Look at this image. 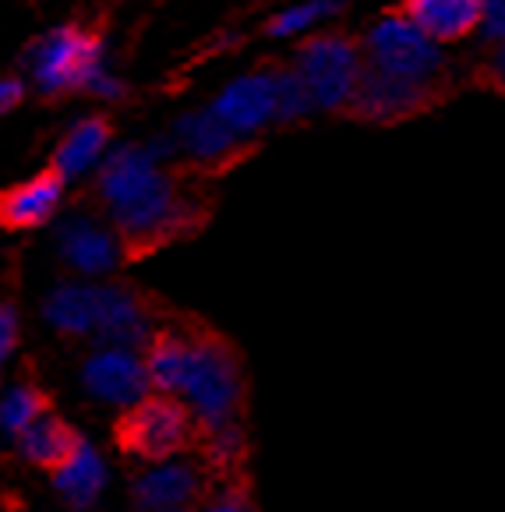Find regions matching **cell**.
<instances>
[{
	"mask_svg": "<svg viewBox=\"0 0 505 512\" xmlns=\"http://www.w3.org/2000/svg\"><path fill=\"white\" fill-rule=\"evenodd\" d=\"M82 445H85L82 435H78L68 421H61L53 410L39 417L29 431H22V456L32 467H43V470H50V474L68 467Z\"/></svg>",
	"mask_w": 505,
	"mask_h": 512,
	"instance_id": "obj_14",
	"label": "cell"
},
{
	"mask_svg": "<svg viewBox=\"0 0 505 512\" xmlns=\"http://www.w3.org/2000/svg\"><path fill=\"white\" fill-rule=\"evenodd\" d=\"M61 255L82 272H106L117 262V244L103 226L89 216H68L57 234Z\"/></svg>",
	"mask_w": 505,
	"mask_h": 512,
	"instance_id": "obj_15",
	"label": "cell"
},
{
	"mask_svg": "<svg viewBox=\"0 0 505 512\" xmlns=\"http://www.w3.org/2000/svg\"><path fill=\"white\" fill-rule=\"evenodd\" d=\"M477 82H481L484 89L505 96V43H498V50L481 64V71H477Z\"/></svg>",
	"mask_w": 505,
	"mask_h": 512,
	"instance_id": "obj_23",
	"label": "cell"
},
{
	"mask_svg": "<svg viewBox=\"0 0 505 512\" xmlns=\"http://www.w3.org/2000/svg\"><path fill=\"white\" fill-rule=\"evenodd\" d=\"M174 138L188 156V163L205 174H223L251 152V145H244V135H237L234 128L219 121L216 110H195L181 117Z\"/></svg>",
	"mask_w": 505,
	"mask_h": 512,
	"instance_id": "obj_8",
	"label": "cell"
},
{
	"mask_svg": "<svg viewBox=\"0 0 505 512\" xmlns=\"http://www.w3.org/2000/svg\"><path fill=\"white\" fill-rule=\"evenodd\" d=\"M135 498L145 512H202L209 502V484L188 463H163L138 477Z\"/></svg>",
	"mask_w": 505,
	"mask_h": 512,
	"instance_id": "obj_10",
	"label": "cell"
},
{
	"mask_svg": "<svg viewBox=\"0 0 505 512\" xmlns=\"http://www.w3.org/2000/svg\"><path fill=\"white\" fill-rule=\"evenodd\" d=\"M110 135H114L110 117H103V113H99V117H85V121H78L75 128H71V135L57 145L50 166H57L64 177L82 174L85 166L103 152V145L110 142Z\"/></svg>",
	"mask_w": 505,
	"mask_h": 512,
	"instance_id": "obj_16",
	"label": "cell"
},
{
	"mask_svg": "<svg viewBox=\"0 0 505 512\" xmlns=\"http://www.w3.org/2000/svg\"><path fill=\"white\" fill-rule=\"evenodd\" d=\"M484 36L505 43V0H484Z\"/></svg>",
	"mask_w": 505,
	"mask_h": 512,
	"instance_id": "obj_24",
	"label": "cell"
},
{
	"mask_svg": "<svg viewBox=\"0 0 505 512\" xmlns=\"http://www.w3.org/2000/svg\"><path fill=\"white\" fill-rule=\"evenodd\" d=\"M43 414H50V396H46L39 385H18V389L8 392L4 403H0V431L22 435V431H29Z\"/></svg>",
	"mask_w": 505,
	"mask_h": 512,
	"instance_id": "obj_19",
	"label": "cell"
},
{
	"mask_svg": "<svg viewBox=\"0 0 505 512\" xmlns=\"http://www.w3.org/2000/svg\"><path fill=\"white\" fill-rule=\"evenodd\" d=\"M18 103H22V85L11 82V78L0 82V113H8L11 106H18Z\"/></svg>",
	"mask_w": 505,
	"mask_h": 512,
	"instance_id": "obj_26",
	"label": "cell"
},
{
	"mask_svg": "<svg viewBox=\"0 0 505 512\" xmlns=\"http://www.w3.org/2000/svg\"><path fill=\"white\" fill-rule=\"evenodd\" d=\"M332 15H340V0H308L301 8H290L287 15L272 18L269 32L272 36H294V32L311 29L315 22H325Z\"/></svg>",
	"mask_w": 505,
	"mask_h": 512,
	"instance_id": "obj_21",
	"label": "cell"
},
{
	"mask_svg": "<svg viewBox=\"0 0 505 512\" xmlns=\"http://www.w3.org/2000/svg\"><path fill=\"white\" fill-rule=\"evenodd\" d=\"M99 287H61L46 301V318L64 332H96Z\"/></svg>",
	"mask_w": 505,
	"mask_h": 512,
	"instance_id": "obj_17",
	"label": "cell"
},
{
	"mask_svg": "<svg viewBox=\"0 0 505 512\" xmlns=\"http://www.w3.org/2000/svg\"><path fill=\"white\" fill-rule=\"evenodd\" d=\"M297 75L311 92V103L322 110H347L364 75V57L343 32L311 36L297 53Z\"/></svg>",
	"mask_w": 505,
	"mask_h": 512,
	"instance_id": "obj_4",
	"label": "cell"
},
{
	"mask_svg": "<svg viewBox=\"0 0 505 512\" xmlns=\"http://www.w3.org/2000/svg\"><path fill=\"white\" fill-rule=\"evenodd\" d=\"M85 389L106 403H138L145 400L149 371L131 350H103L85 364Z\"/></svg>",
	"mask_w": 505,
	"mask_h": 512,
	"instance_id": "obj_12",
	"label": "cell"
},
{
	"mask_svg": "<svg viewBox=\"0 0 505 512\" xmlns=\"http://www.w3.org/2000/svg\"><path fill=\"white\" fill-rule=\"evenodd\" d=\"M445 99V82H410V78L385 75L364 61V75L350 99L347 113L364 124H396L431 110Z\"/></svg>",
	"mask_w": 505,
	"mask_h": 512,
	"instance_id": "obj_6",
	"label": "cell"
},
{
	"mask_svg": "<svg viewBox=\"0 0 505 512\" xmlns=\"http://www.w3.org/2000/svg\"><path fill=\"white\" fill-rule=\"evenodd\" d=\"M276 89H279V106H276V121L290 124V121H301L304 113L311 110V92L304 85V78L297 75V68H279L276 71Z\"/></svg>",
	"mask_w": 505,
	"mask_h": 512,
	"instance_id": "obj_20",
	"label": "cell"
},
{
	"mask_svg": "<svg viewBox=\"0 0 505 512\" xmlns=\"http://www.w3.org/2000/svg\"><path fill=\"white\" fill-rule=\"evenodd\" d=\"M99 61V32L82 25H64L50 32L36 50V82L43 92L85 89L96 75Z\"/></svg>",
	"mask_w": 505,
	"mask_h": 512,
	"instance_id": "obj_7",
	"label": "cell"
},
{
	"mask_svg": "<svg viewBox=\"0 0 505 512\" xmlns=\"http://www.w3.org/2000/svg\"><path fill=\"white\" fill-rule=\"evenodd\" d=\"M202 512H258L255 498H251L248 474L234 477V481L212 484V495H209V502L202 505Z\"/></svg>",
	"mask_w": 505,
	"mask_h": 512,
	"instance_id": "obj_22",
	"label": "cell"
},
{
	"mask_svg": "<svg viewBox=\"0 0 505 512\" xmlns=\"http://www.w3.org/2000/svg\"><path fill=\"white\" fill-rule=\"evenodd\" d=\"M96 195L110 212L124 262H142L166 244L195 237L209 219V205L191 195L177 174L156 166V149H117L99 170Z\"/></svg>",
	"mask_w": 505,
	"mask_h": 512,
	"instance_id": "obj_1",
	"label": "cell"
},
{
	"mask_svg": "<svg viewBox=\"0 0 505 512\" xmlns=\"http://www.w3.org/2000/svg\"><path fill=\"white\" fill-rule=\"evenodd\" d=\"M18 343V322H15V311L8 304H0V364L8 361V354L15 350Z\"/></svg>",
	"mask_w": 505,
	"mask_h": 512,
	"instance_id": "obj_25",
	"label": "cell"
},
{
	"mask_svg": "<svg viewBox=\"0 0 505 512\" xmlns=\"http://www.w3.org/2000/svg\"><path fill=\"white\" fill-rule=\"evenodd\" d=\"M64 181L68 177L57 166H46L29 181L0 188V230H29V226L46 223L61 205Z\"/></svg>",
	"mask_w": 505,
	"mask_h": 512,
	"instance_id": "obj_11",
	"label": "cell"
},
{
	"mask_svg": "<svg viewBox=\"0 0 505 512\" xmlns=\"http://www.w3.org/2000/svg\"><path fill=\"white\" fill-rule=\"evenodd\" d=\"M364 61L385 75L410 78V82H445V57L431 36H424L410 18L389 15L368 32Z\"/></svg>",
	"mask_w": 505,
	"mask_h": 512,
	"instance_id": "obj_5",
	"label": "cell"
},
{
	"mask_svg": "<svg viewBox=\"0 0 505 512\" xmlns=\"http://www.w3.org/2000/svg\"><path fill=\"white\" fill-rule=\"evenodd\" d=\"M276 71L279 64H269V68H258L251 75L237 78L234 85L223 89V96L216 99V117L227 128H234L237 135H255L269 117H276L279 106V89H276Z\"/></svg>",
	"mask_w": 505,
	"mask_h": 512,
	"instance_id": "obj_9",
	"label": "cell"
},
{
	"mask_svg": "<svg viewBox=\"0 0 505 512\" xmlns=\"http://www.w3.org/2000/svg\"><path fill=\"white\" fill-rule=\"evenodd\" d=\"M184 329H188L191 361L181 396H188L191 410H195L198 431L241 424L244 371L237 350L230 347V339H223L216 329L195 322V318H184Z\"/></svg>",
	"mask_w": 505,
	"mask_h": 512,
	"instance_id": "obj_2",
	"label": "cell"
},
{
	"mask_svg": "<svg viewBox=\"0 0 505 512\" xmlns=\"http://www.w3.org/2000/svg\"><path fill=\"white\" fill-rule=\"evenodd\" d=\"M114 442L135 460H170L177 452L198 445V417L170 392L145 396V400L131 403L121 421L114 424Z\"/></svg>",
	"mask_w": 505,
	"mask_h": 512,
	"instance_id": "obj_3",
	"label": "cell"
},
{
	"mask_svg": "<svg viewBox=\"0 0 505 512\" xmlns=\"http://www.w3.org/2000/svg\"><path fill=\"white\" fill-rule=\"evenodd\" d=\"M403 18L435 43H456L484 22V0H403Z\"/></svg>",
	"mask_w": 505,
	"mask_h": 512,
	"instance_id": "obj_13",
	"label": "cell"
},
{
	"mask_svg": "<svg viewBox=\"0 0 505 512\" xmlns=\"http://www.w3.org/2000/svg\"><path fill=\"white\" fill-rule=\"evenodd\" d=\"M53 481H57L61 495L68 498L71 505H89L92 498L99 495V488H103V467H99L96 452H92L89 445H82L75 460L53 474Z\"/></svg>",
	"mask_w": 505,
	"mask_h": 512,
	"instance_id": "obj_18",
	"label": "cell"
}]
</instances>
